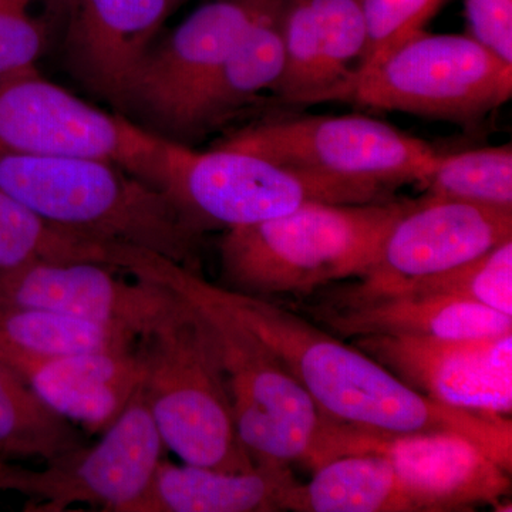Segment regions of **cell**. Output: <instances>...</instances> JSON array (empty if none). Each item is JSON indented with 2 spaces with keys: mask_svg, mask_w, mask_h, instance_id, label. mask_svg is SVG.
Wrapping results in <instances>:
<instances>
[{
  "mask_svg": "<svg viewBox=\"0 0 512 512\" xmlns=\"http://www.w3.org/2000/svg\"><path fill=\"white\" fill-rule=\"evenodd\" d=\"M187 278L284 363L326 419L390 433L460 434L511 471L512 424L507 416L470 412L431 400L356 346L291 309L210 284L190 269Z\"/></svg>",
  "mask_w": 512,
  "mask_h": 512,
  "instance_id": "6da1fadb",
  "label": "cell"
},
{
  "mask_svg": "<svg viewBox=\"0 0 512 512\" xmlns=\"http://www.w3.org/2000/svg\"><path fill=\"white\" fill-rule=\"evenodd\" d=\"M417 200L363 204L308 202L281 217L227 229L220 242L224 288L245 295H312L363 278L384 242Z\"/></svg>",
  "mask_w": 512,
  "mask_h": 512,
  "instance_id": "7a4b0ae2",
  "label": "cell"
},
{
  "mask_svg": "<svg viewBox=\"0 0 512 512\" xmlns=\"http://www.w3.org/2000/svg\"><path fill=\"white\" fill-rule=\"evenodd\" d=\"M0 191L59 227L148 249L195 271L200 235L165 192L120 165L0 153Z\"/></svg>",
  "mask_w": 512,
  "mask_h": 512,
  "instance_id": "3957f363",
  "label": "cell"
},
{
  "mask_svg": "<svg viewBox=\"0 0 512 512\" xmlns=\"http://www.w3.org/2000/svg\"><path fill=\"white\" fill-rule=\"evenodd\" d=\"M126 272L173 289L210 323L227 376L235 430L254 466L311 468L326 417L284 363L254 333L197 291L185 266L148 249L133 248Z\"/></svg>",
  "mask_w": 512,
  "mask_h": 512,
  "instance_id": "277c9868",
  "label": "cell"
},
{
  "mask_svg": "<svg viewBox=\"0 0 512 512\" xmlns=\"http://www.w3.org/2000/svg\"><path fill=\"white\" fill-rule=\"evenodd\" d=\"M140 348L146 366L141 393L165 448L192 466L229 473L254 468L235 430L217 340L198 308L187 301Z\"/></svg>",
  "mask_w": 512,
  "mask_h": 512,
  "instance_id": "5b68a950",
  "label": "cell"
},
{
  "mask_svg": "<svg viewBox=\"0 0 512 512\" xmlns=\"http://www.w3.org/2000/svg\"><path fill=\"white\" fill-rule=\"evenodd\" d=\"M161 190L200 237L211 229L272 220L308 202L392 200V192L375 185L295 170L227 148L198 153L171 140Z\"/></svg>",
  "mask_w": 512,
  "mask_h": 512,
  "instance_id": "8992f818",
  "label": "cell"
},
{
  "mask_svg": "<svg viewBox=\"0 0 512 512\" xmlns=\"http://www.w3.org/2000/svg\"><path fill=\"white\" fill-rule=\"evenodd\" d=\"M167 144V138L43 79L36 67L0 77V153L96 158L161 190Z\"/></svg>",
  "mask_w": 512,
  "mask_h": 512,
  "instance_id": "52a82bcc",
  "label": "cell"
},
{
  "mask_svg": "<svg viewBox=\"0 0 512 512\" xmlns=\"http://www.w3.org/2000/svg\"><path fill=\"white\" fill-rule=\"evenodd\" d=\"M217 147L390 192L419 184L440 156L426 141L359 114L271 117L229 134Z\"/></svg>",
  "mask_w": 512,
  "mask_h": 512,
  "instance_id": "ba28073f",
  "label": "cell"
},
{
  "mask_svg": "<svg viewBox=\"0 0 512 512\" xmlns=\"http://www.w3.org/2000/svg\"><path fill=\"white\" fill-rule=\"evenodd\" d=\"M511 96L512 64L468 35L423 32L357 77L348 101L471 126Z\"/></svg>",
  "mask_w": 512,
  "mask_h": 512,
  "instance_id": "9c48e42d",
  "label": "cell"
},
{
  "mask_svg": "<svg viewBox=\"0 0 512 512\" xmlns=\"http://www.w3.org/2000/svg\"><path fill=\"white\" fill-rule=\"evenodd\" d=\"M92 447L83 446L32 470L3 461L0 491L29 498L26 511L63 512L76 504L143 512L165 448L143 393Z\"/></svg>",
  "mask_w": 512,
  "mask_h": 512,
  "instance_id": "30bf717a",
  "label": "cell"
},
{
  "mask_svg": "<svg viewBox=\"0 0 512 512\" xmlns=\"http://www.w3.org/2000/svg\"><path fill=\"white\" fill-rule=\"evenodd\" d=\"M348 454L386 457L414 512L473 510L497 504L511 490V471L460 434L390 433L326 419L311 470Z\"/></svg>",
  "mask_w": 512,
  "mask_h": 512,
  "instance_id": "8fae6325",
  "label": "cell"
},
{
  "mask_svg": "<svg viewBox=\"0 0 512 512\" xmlns=\"http://www.w3.org/2000/svg\"><path fill=\"white\" fill-rule=\"evenodd\" d=\"M284 0H210L154 43L128 84L121 113L173 140L188 104L249 28Z\"/></svg>",
  "mask_w": 512,
  "mask_h": 512,
  "instance_id": "7c38bea8",
  "label": "cell"
},
{
  "mask_svg": "<svg viewBox=\"0 0 512 512\" xmlns=\"http://www.w3.org/2000/svg\"><path fill=\"white\" fill-rule=\"evenodd\" d=\"M0 305L64 313L144 340L177 318L187 301L157 282L119 278L111 266L39 262L0 272Z\"/></svg>",
  "mask_w": 512,
  "mask_h": 512,
  "instance_id": "4fadbf2b",
  "label": "cell"
},
{
  "mask_svg": "<svg viewBox=\"0 0 512 512\" xmlns=\"http://www.w3.org/2000/svg\"><path fill=\"white\" fill-rule=\"evenodd\" d=\"M353 346L431 400L510 416L512 332L480 339L362 336Z\"/></svg>",
  "mask_w": 512,
  "mask_h": 512,
  "instance_id": "5bb4252c",
  "label": "cell"
},
{
  "mask_svg": "<svg viewBox=\"0 0 512 512\" xmlns=\"http://www.w3.org/2000/svg\"><path fill=\"white\" fill-rule=\"evenodd\" d=\"M281 26L284 64L275 100L296 109L348 101L366 47L360 0H285Z\"/></svg>",
  "mask_w": 512,
  "mask_h": 512,
  "instance_id": "9a60e30c",
  "label": "cell"
},
{
  "mask_svg": "<svg viewBox=\"0 0 512 512\" xmlns=\"http://www.w3.org/2000/svg\"><path fill=\"white\" fill-rule=\"evenodd\" d=\"M512 239V208L427 200L394 224L379 262L355 289L440 274L473 261Z\"/></svg>",
  "mask_w": 512,
  "mask_h": 512,
  "instance_id": "2e32d148",
  "label": "cell"
},
{
  "mask_svg": "<svg viewBox=\"0 0 512 512\" xmlns=\"http://www.w3.org/2000/svg\"><path fill=\"white\" fill-rule=\"evenodd\" d=\"M184 0H62L64 53L74 76L121 111L158 33Z\"/></svg>",
  "mask_w": 512,
  "mask_h": 512,
  "instance_id": "e0dca14e",
  "label": "cell"
},
{
  "mask_svg": "<svg viewBox=\"0 0 512 512\" xmlns=\"http://www.w3.org/2000/svg\"><path fill=\"white\" fill-rule=\"evenodd\" d=\"M0 357L50 409L92 434L119 419L146 375L140 346L52 357L0 348Z\"/></svg>",
  "mask_w": 512,
  "mask_h": 512,
  "instance_id": "ac0fdd59",
  "label": "cell"
},
{
  "mask_svg": "<svg viewBox=\"0 0 512 512\" xmlns=\"http://www.w3.org/2000/svg\"><path fill=\"white\" fill-rule=\"evenodd\" d=\"M306 311L322 328L340 338L480 339L512 332V316L463 299L431 293L377 296L343 308L316 305L308 306Z\"/></svg>",
  "mask_w": 512,
  "mask_h": 512,
  "instance_id": "d6986e66",
  "label": "cell"
},
{
  "mask_svg": "<svg viewBox=\"0 0 512 512\" xmlns=\"http://www.w3.org/2000/svg\"><path fill=\"white\" fill-rule=\"evenodd\" d=\"M285 2V0H284ZM266 12L188 104L171 141L184 144L220 130L275 89L284 64L282 8Z\"/></svg>",
  "mask_w": 512,
  "mask_h": 512,
  "instance_id": "ffe728a7",
  "label": "cell"
},
{
  "mask_svg": "<svg viewBox=\"0 0 512 512\" xmlns=\"http://www.w3.org/2000/svg\"><path fill=\"white\" fill-rule=\"evenodd\" d=\"M296 483L291 468L255 466L229 473L163 460L143 512L284 511L286 494Z\"/></svg>",
  "mask_w": 512,
  "mask_h": 512,
  "instance_id": "44dd1931",
  "label": "cell"
},
{
  "mask_svg": "<svg viewBox=\"0 0 512 512\" xmlns=\"http://www.w3.org/2000/svg\"><path fill=\"white\" fill-rule=\"evenodd\" d=\"M308 484L289 488L284 511L414 512L396 471L379 454H348L316 468Z\"/></svg>",
  "mask_w": 512,
  "mask_h": 512,
  "instance_id": "7402d4cb",
  "label": "cell"
},
{
  "mask_svg": "<svg viewBox=\"0 0 512 512\" xmlns=\"http://www.w3.org/2000/svg\"><path fill=\"white\" fill-rule=\"evenodd\" d=\"M123 245L52 224L0 191V272L39 262H92L119 271Z\"/></svg>",
  "mask_w": 512,
  "mask_h": 512,
  "instance_id": "603a6c76",
  "label": "cell"
},
{
  "mask_svg": "<svg viewBox=\"0 0 512 512\" xmlns=\"http://www.w3.org/2000/svg\"><path fill=\"white\" fill-rule=\"evenodd\" d=\"M403 293L451 296L512 316V239L473 261L440 274L406 279L370 289L343 286L338 291L330 292L328 301L320 302L319 306L343 308L377 296Z\"/></svg>",
  "mask_w": 512,
  "mask_h": 512,
  "instance_id": "cb8c5ba5",
  "label": "cell"
},
{
  "mask_svg": "<svg viewBox=\"0 0 512 512\" xmlns=\"http://www.w3.org/2000/svg\"><path fill=\"white\" fill-rule=\"evenodd\" d=\"M138 342L126 329L47 309L0 305V348L52 357L134 349Z\"/></svg>",
  "mask_w": 512,
  "mask_h": 512,
  "instance_id": "d4e9b609",
  "label": "cell"
},
{
  "mask_svg": "<svg viewBox=\"0 0 512 512\" xmlns=\"http://www.w3.org/2000/svg\"><path fill=\"white\" fill-rule=\"evenodd\" d=\"M427 200L512 208V147L478 148L439 156L419 184Z\"/></svg>",
  "mask_w": 512,
  "mask_h": 512,
  "instance_id": "484cf974",
  "label": "cell"
},
{
  "mask_svg": "<svg viewBox=\"0 0 512 512\" xmlns=\"http://www.w3.org/2000/svg\"><path fill=\"white\" fill-rule=\"evenodd\" d=\"M83 444L72 421L50 409L29 384L0 393V460L40 458L50 463Z\"/></svg>",
  "mask_w": 512,
  "mask_h": 512,
  "instance_id": "4316f807",
  "label": "cell"
},
{
  "mask_svg": "<svg viewBox=\"0 0 512 512\" xmlns=\"http://www.w3.org/2000/svg\"><path fill=\"white\" fill-rule=\"evenodd\" d=\"M447 2L448 0H360L365 22L366 47L357 77L377 69L399 47L426 32L430 20Z\"/></svg>",
  "mask_w": 512,
  "mask_h": 512,
  "instance_id": "83f0119b",
  "label": "cell"
},
{
  "mask_svg": "<svg viewBox=\"0 0 512 512\" xmlns=\"http://www.w3.org/2000/svg\"><path fill=\"white\" fill-rule=\"evenodd\" d=\"M42 0H0V77L36 67L49 23L33 13Z\"/></svg>",
  "mask_w": 512,
  "mask_h": 512,
  "instance_id": "f1b7e54d",
  "label": "cell"
},
{
  "mask_svg": "<svg viewBox=\"0 0 512 512\" xmlns=\"http://www.w3.org/2000/svg\"><path fill=\"white\" fill-rule=\"evenodd\" d=\"M467 35L512 64V0H464Z\"/></svg>",
  "mask_w": 512,
  "mask_h": 512,
  "instance_id": "f546056e",
  "label": "cell"
},
{
  "mask_svg": "<svg viewBox=\"0 0 512 512\" xmlns=\"http://www.w3.org/2000/svg\"><path fill=\"white\" fill-rule=\"evenodd\" d=\"M25 384H28V382L20 376V373L16 372L8 362L0 357V393L20 389Z\"/></svg>",
  "mask_w": 512,
  "mask_h": 512,
  "instance_id": "4dcf8cb0",
  "label": "cell"
},
{
  "mask_svg": "<svg viewBox=\"0 0 512 512\" xmlns=\"http://www.w3.org/2000/svg\"><path fill=\"white\" fill-rule=\"evenodd\" d=\"M3 460H0V468H2Z\"/></svg>",
  "mask_w": 512,
  "mask_h": 512,
  "instance_id": "1f68e13d",
  "label": "cell"
},
{
  "mask_svg": "<svg viewBox=\"0 0 512 512\" xmlns=\"http://www.w3.org/2000/svg\"><path fill=\"white\" fill-rule=\"evenodd\" d=\"M184 2H187V0H184Z\"/></svg>",
  "mask_w": 512,
  "mask_h": 512,
  "instance_id": "d6a6232c",
  "label": "cell"
}]
</instances>
